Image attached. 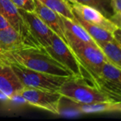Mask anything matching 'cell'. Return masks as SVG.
<instances>
[{"instance_id":"cell-21","label":"cell","mask_w":121,"mask_h":121,"mask_svg":"<svg viewBox=\"0 0 121 121\" xmlns=\"http://www.w3.org/2000/svg\"><path fill=\"white\" fill-rule=\"evenodd\" d=\"M111 6L113 14L121 15V0H111Z\"/></svg>"},{"instance_id":"cell-17","label":"cell","mask_w":121,"mask_h":121,"mask_svg":"<svg viewBox=\"0 0 121 121\" xmlns=\"http://www.w3.org/2000/svg\"><path fill=\"white\" fill-rule=\"evenodd\" d=\"M98 47L101 50L107 60L115 66L121 68V44L115 40L111 41L97 42Z\"/></svg>"},{"instance_id":"cell-20","label":"cell","mask_w":121,"mask_h":121,"mask_svg":"<svg viewBox=\"0 0 121 121\" xmlns=\"http://www.w3.org/2000/svg\"><path fill=\"white\" fill-rule=\"evenodd\" d=\"M12 3L19 9L33 12L35 11L34 0H11Z\"/></svg>"},{"instance_id":"cell-8","label":"cell","mask_w":121,"mask_h":121,"mask_svg":"<svg viewBox=\"0 0 121 121\" xmlns=\"http://www.w3.org/2000/svg\"><path fill=\"white\" fill-rule=\"evenodd\" d=\"M121 68L107 61L104 63L98 74L93 77L92 83L121 101Z\"/></svg>"},{"instance_id":"cell-3","label":"cell","mask_w":121,"mask_h":121,"mask_svg":"<svg viewBox=\"0 0 121 121\" xmlns=\"http://www.w3.org/2000/svg\"><path fill=\"white\" fill-rule=\"evenodd\" d=\"M50 41V45L45 49L53 59L65 67L74 77L91 82V74L65 41L55 33L51 36Z\"/></svg>"},{"instance_id":"cell-11","label":"cell","mask_w":121,"mask_h":121,"mask_svg":"<svg viewBox=\"0 0 121 121\" xmlns=\"http://www.w3.org/2000/svg\"><path fill=\"white\" fill-rule=\"evenodd\" d=\"M23 88L24 86L11 65L3 61L0 65V91L5 94L9 100H11Z\"/></svg>"},{"instance_id":"cell-1","label":"cell","mask_w":121,"mask_h":121,"mask_svg":"<svg viewBox=\"0 0 121 121\" xmlns=\"http://www.w3.org/2000/svg\"><path fill=\"white\" fill-rule=\"evenodd\" d=\"M0 59L9 64H18L52 75L74 77L65 67L53 59L43 48H25L15 50L0 51Z\"/></svg>"},{"instance_id":"cell-26","label":"cell","mask_w":121,"mask_h":121,"mask_svg":"<svg viewBox=\"0 0 121 121\" xmlns=\"http://www.w3.org/2000/svg\"><path fill=\"white\" fill-rule=\"evenodd\" d=\"M65 1H68V0H65ZM68 2H69V1H68Z\"/></svg>"},{"instance_id":"cell-24","label":"cell","mask_w":121,"mask_h":121,"mask_svg":"<svg viewBox=\"0 0 121 121\" xmlns=\"http://www.w3.org/2000/svg\"><path fill=\"white\" fill-rule=\"evenodd\" d=\"M0 100L1 101H6V100H9V99L5 94H4L1 91H0Z\"/></svg>"},{"instance_id":"cell-6","label":"cell","mask_w":121,"mask_h":121,"mask_svg":"<svg viewBox=\"0 0 121 121\" xmlns=\"http://www.w3.org/2000/svg\"><path fill=\"white\" fill-rule=\"evenodd\" d=\"M67 43L91 74L92 82L93 77L98 74L104 63L108 61L104 52L97 45L73 40H69Z\"/></svg>"},{"instance_id":"cell-25","label":"cell","mask_w":121,"mask_h":121,"mask_svg":"<svg viewBox=\"0 0 121 121\" xmlns=\"http://www.w3.org/2000/svg\"><path fill=\"white\" fill-rule=\"evenodd\" d=\"M2 62H3V61H2V60H1L0 59V65H1V64Z\"/></svg>"},{"instance_id":"cell-13","label":"cell","mask_w":121,"mask_h":121,"mask_svg":"<svg viewBox=\"0 0 121 121\" xmlns=\"http://www.w3.org/2000/svg\"><path fill=\"white\" fill-rule=\"evenodd\" d=\"M61 17L65 27L67 42L69 40H73L97 45L94 40L76 20H71L62 16H61Z\"/></svg>"},{"instance_id":"cell-10","label":"cell","mask_w":121,"mask_h":121,"mask_svg":"<svg viewBox=\"0 0 121 121\" xmlns=\"http://www.w3.org/2000/svg\"><path fill=\"white\" fill-rule=\"evenodd\" d=\"M18 11L27 23L30 32L43 48L50 45V38L54 32L34 12L26 11L18 9Z\"/></svg>"},{"instance_id":"cell-9","label":"cell","mask_w":121,"mask_h":121,"mask_svg":"<svg viewBox=\"0 0 121 121\" xmlns=\"http://www.w3.org/2000/svg\"><path fill=\"white\" fill-rule=\"evenodd\" d=\"M69 4L73 13L91 24L101 27L111 33L119 28L100 11L92 6L71 2Z\"/></svg>"},{"instance_id":"cell-22","label":"cell","mask_w":121,"mask_h":121,"mask_svg":"<svg viewBox=\"0 0 121 121\" xmlns=\"http://www.w3.org/2000/svg\"><path fill=\"white\" fill-rule=\"evenodd\" d=\"M9 26H11L8 22V21L4 18L3 15L0 13V30L6 28Z\"/></svg>"},{"instance_id":"cell-19","label":"cell","mask_w":121,"mask_h":121,"mask_svg":"<svg viewBox=\"0 0 121 121\" xmlns=\"http://www.w3.org/2000/svg\"><path fill=\"white\" fill-rule=\"evenodd\" d=\"M68 1L69 3H77L92 6L100 11L108 18L113 14L111 6V0H68Z\"/></svg>"},{"instance_id":"cell-18","label":"cell","mask_w":121,"mask_h":121,"mask_svg":"<svg viewBox=\"0 0 121 121\" xmlns=\"http://www.w3.org/2000/svg\"><path fill=\"white\" fill-rule=\"evenodd\" d=\"M44 5L60 15L71 20H75L69 3L65 0H39Z\"/></svg>"},{"instance_id":"cell-2","label":"cell","mask_w":121,"mask_h":121,"mask_svg":"<svg viewBox=\"0 0 121 121\" xmlns=\"http://www.w3.org/2000/svg\"><path fill=\"white\" fill-rule=\"evenodd\" d=\"M87 81L85 79L72 77L62 84L59 92L64 97L84 104L119 101L95 85L89 84Z\"/></svg>"},{"instance_id":"cell-12","label":"cell","mask_w":121,"mask_h":121,"mask_svg":"<svg viewBox=\"0 0 121 121\" xmlns=\"http://www.w3.org/2000/svg\"><path fill=\"white\" fill-rule=\"evenodd\" d=\"M34 12L55 34H57L60 38H61L67 43L65 37V27L61 16L55 11L44 5L39 0H34Z\"/></svg>"},{"instance_id":"cell-7","label":"cell","mask_w":121,"mask_h":121,"mask_svg":"<svg viewBox=\"0 0 121 121\" xmlns=\"http://www.w3.org/2000/svg\"><path fill=\"white\" fill-rule=\"evenodd\" d=\"M18 94L30 106L37 107L55 115H60V101L62 96L59 91L24 87Z\"/></svg>"},{"instance_id":"cell-4","label":"cell","mask_w":121,"mask_h":121,"mask_svg":"<svg viewBox=\"0 0 121 121\" xmlns=\"http://www.w3.org/2000/svg\"><path fill=\"white\" fill-rule=\"evenodd\" d=\"M24 87L59 91L62 84L72 77H60L35 71L18 64H9Z\"/></svg>"},{"instance_id":"cell-23","label":"cell","mask_w":121,"mask_h":121,"mask_svg":"<svg viewBox=\"0 0 121 121\" xmlns=\"http://www.w3.org/2000/svg\"><path fill=\"white\" fill-rule=\"evenodd\" d=\"M113 35L116 42H118L119 44H121V28H118L116 30H115L113 32Z\"/></svg>"},{"instance_id":"cell-16","label":"cell","mask_w":121,"mask_h":121,"mask_svg":"<svg viewBox=\"0 0 121 121\" xmlns=\"http://www.w3.org/2000/svg\"><path fill=\"white\" fill-rule=\"evenodd\" d=\"M74 16L75 20L85 29V30L89 33V35L94 40L96 43L97 42H104V41H111L115 40L113 35V33L101 28L98 26L91 24L77 15L73 13Z\"/></svg>"},{"instance_id":"cell-15","label":"cell","mask_w":121,"mask_h":121,"mask_svg":"<svg viewBox=\"0 0 121 121\" xmlns=\"http://www.w3.org/2000/svg\"><path fill=\"white\" fill-rule=\"evenodd\" d=\"M26 48L18 33L11 26L0 30V51H10Z\"/></svg>"},{"instance_id":"cell-14","label":"cell","mask_w":121,"mask_h":121,"mask_svg":"<svg viewBox=\"0 0 121 121\" xmlns=\"http://www.w3.org/2000/svg\"><path fill=\"white\" fill-rule=\"evenodd\" d=\"M72 106L81 113H120L121 111V101L99 102L91 104H84L71 100Z\"/></svg>"},{"instance_id":"cell-5","label":"cell","mask_w":121,"mask_h":121,"mask_svg":"<svg viewBox=\"0 0 121 121\" xmlns=\"http://www.w3.org/2000/svg\"><path fill=\"white\" fill-rule=\"evenodd\" d=\"M0 13L18 33L26 48H43L33 35L27 23L20 14L18 9L11 0H0Z\"/></svg>"}]
</instances>
